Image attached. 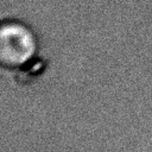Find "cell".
Masks as SVG:
<instances>
[{
    "mask_svg": "<svg viewBox=\"0 0 152 152\" xmlns=\"http://www.w3.org/2000/svg\"><path fill=\"white\" fill-rule=\"evenodd\" d=\"M37 46L36 34L26 24L13 19L0 21V66L15 69L28 64Z\"/></svg>",
    "mask_w": 152,
    "mask_h": 152,
    "instance_id": "6da1fadb",
    "label": "cell"
}]
</instances>
